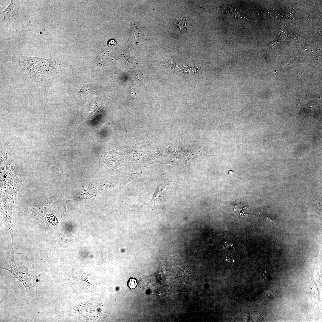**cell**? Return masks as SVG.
I'll return each mask as SVG.
<instances>
[{
    "label": "cell",
    "instance_id": "5b68a950",
    "mask_svg": "<svg viewBox=\"0 0 322 322\" xmlns=\"http://www.w3.org/2000/svg\"><path fill=\"white\" fill-rule=\"evenodd\" d=\"M72 201V200L65 199L64 193L61 192L58 197L52 204L53 208L59 210L61 212L62 219L63 221L67 220L69 218L66 210V206L68 202Z\"/></svg>",
    "mask_w": 322,
    "mask_h": 322
},
{
    "label": "cell",
    "instance_id": "8992f818",
    "mask_svg": "<svg viewBox=\"0 0 322 322\" xmlns=\"http://www.w3.org/2000/svg\"><path fill=\"white\" fill-rule=\"evenodd\" d=\"M143 170V168H131L126 179L123 183V187H124L130 181L140 176L142 174Z\"/></svg>",
    "mask_w": 322,
    "mask_h": 322
},
{
    "label": "cell",
    "instance_id": "52a82bcc",
    "mask_svg": "<svg viewBox=\"0 0 322 322\" xmlns=\"http://www.w3.org/2000/svg\"><path fill=\"white\" fill-rule=\"evenodd\" d=\"M137 279L134 278H130L127 282L128 287L131 290L135 289L137 285Z\"/></svg>",
    "mask_w": 322,
    "mask_h": 322
},
{
    "label": "cell",
    "instance_id": "ba28073f",
    "mask_svg": "<svg viewBox=\"0 0 322 322\" xmlns=\"http://www.w3.org/2000/svg\"><path fill=\"white\" fill-rule=\"evenodd\" d=\"M233 171H229V174H232L233 173Z\"/></svg>",
    "mask_w": 322,
    "mask_h": 322
},
{
    "label": "cell",
    "instance_id": "277c9868",
    "mask_svg": "<svg viewBox=\"0 0 322 322\" xmlns=\"http://www.w3.org/2000/svg\"><path fill=\"white\" fill-rule=\"evenodd\" d=\"M23 0H11L9 6L1 14L3 16L1 22L7 24L13 22L17 18L19 9Z\"/></svg>",
    "mask_w": 322,
    "mask_h": 322
},
{
    "label": "cell",
    "instance_id": "7a4b0ae2",
    "mask_svg": "<svg viewBox=\"0 0 322 322\" xmlns=\"http://www.w3.org/2000/svg\"><path fill=\"white\" fill-rule=\"evenodd\" d=\"M5 268L23 284L28 295L32 297L37 295V283L39 280L34 270L30 271L23 264L19 268L14 265H8Z\"/></svg>",
    "mask_w": 322,
    "mask_h": 322
},
{
    "label": "cell",
    "instance_id": "6da1fadb",
    "mask_svg": "<svg viewBox=\"0 0 322 322\" xmlns=\"http://www.w3.org/2000/svg\"><path fill=\"white\" fill-rule=\"evenodd\" d=\"M14 60L33 82L49 80L58 77L71 66L64 61L38 57L19 55Z\"/></svg>",
    "mask_w": 322,
    "mask_h": 322
},
{
    "label": "cell",
    "instance_id": "3957f363",
    "mask_svg": "<svg viewBox=\"0 0 322 322\" xmlns=\"http://www.w3.org/2000/svg\"><path fill=\"white\" fill-rule=\"evenodd\" d=\"M61 191L58 190L52 196L41 199L34 203H24L21 205L23 210L29 214L33 218L44 217L49 205L58 197Z\"/></svg>",
    "mask_w": 322,
    "mask_h": 322
}]
</instances>
